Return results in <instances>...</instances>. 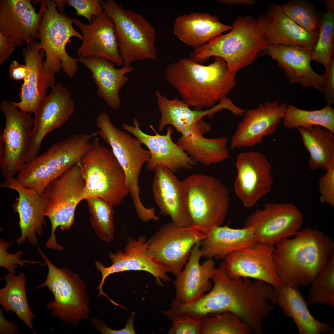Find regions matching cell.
<instances>
[{
    "label": "cell",
    "mask_w": 334,
    "mask_h": 334,
    "mask_svg": "<svg viewBox=\"0 0 334 334\" xmlns=\"http://www.w3.org/2000/svg\"><path fill=\"white\" fill-rule=\"evenodd\" d=\"M133 125L123 123L122 128L140 139L150 152L151 156L146 163V167L150 171H155L159 165L165 166L173 173L182 169H191L196 165L188 154L172 140L173 128L169 126L166 134H158L152 125H149L155 133L151 135L143 132L138 119L134 118Z\"/></svg>",
    "instance_id": "20"
},
{
    "label": "cell",
    "mask_w": 334,
    "mask_h": 334,
    "mask_svg": "<svg viewBox=\"0 0 334 334\" xmlns=\"http://www.w3.org/2000/svg\"><path fill=\"white\" fill-rule=\"evenodd\" d=\"M9 72L11 79L18 81L24 80L27 76L28 70L26 65L21 64L17 61L14 60L10 63Z\"/></svg>",
    "instance_id": "49"
},
{
    "label": "cell",
    "mask_w": 334,
    "mask_h": 334,
    "mask_svg": "<svg viewBox=\"0 0 334 334\" xmlns=\"http://www.w3.org/2000/svg\"><path fill=\"white\" fill-rule=\"evenodd\" d=\"M85 180L78 163L51 182L44 194L49 202L44 213L50 220L51 233L45 243L48 249H60L55 232L59 226L62 230L69 231L74 223L76 207L83 200Z\"/></svg>",
    "instance_id": "10"
},
{
    "label": "cell",
    "mask_w": 334,
    "mask_h": 334,
    "mask_svg": "<svg viewBox=\"0 0 334 334\" xmlns=\"http://www.w3.org/2000/svg\"><path fill=\"white\" fill-rule=\"evenodd\" d=\"M86 200L91 214V225L96 236L105 242H110L114 238L113 206L98 197Z\"/></svg>",
    "instance_id": "38"
},
{
    "label": "cell",
    "mask_w": 334,
    "mask_h": 334,
    "mask_svg": "<svg viewBox=\"0 0 334 334\" xmlns=\"http://www.w3.org/2000/svg\"><path fill=\"white\" fill-rule=\"evenodd\" d=\"M200 246L199 241L193 246L184 268L173 282L175 290V298L182 303L193 302L212 287L209 280L215 268V262L213 259H209L200 264L202 255Z\"/></svg>",
    "instance_id": "29"
},
{
    "label": "cell",
    "mask_w": 334,
    "mask_h": 334,
    "mask_svg": "<svg viewBox=\"0 0 334 334\" xmlns=\"http://www.w3.org/2000/svg\"><path fill=\"white\" fill-rule=\"evenodd\" d=\"M152 184L153 198L161 212L180 227L193 226L186 203L185 187L166 166L157 165Z\"/></svg>",
    "instance_id": "23"
},
{
    "label": "cell",
    "mask_w": 334,
    "mask_h": 334,
    "mask_svg": "<svg viewBox=\"0 0 334 334\" xmlns=\"http://www.w3.org/2000/svg\"><path fill=\"white\" fill-rule=\"evenodd\" d=\"M96 125L98 135L109 145L124 171L133 205H140L139 179L143 165L151 158L150 151L142 147L139 139L116 127L104 111L97 117Z\"/></svg>",
    "instance_id": "11"
},
{
    "label": "cell",
    "mask_w": 334,
    "mask_h": 334,
    "mask_svg": "<svg viewBox=\"0 0 334 334\" xmlns=\"http://www.w3.org/2000/svg\"><path fill=\"white\" fill-rule=\"evenodd\" d=\"M78 59L91 72L97 86L98 96L112 109H118L121 103L119 92L128 81L126 74L134 71V68L123 66L116 69L114 64L101 58L89 57Z\"/></svg>",
    "instance_id": "30"
},
{
    "label": "cell",
    "mask_w": 334,
    "mask_h": 334,
    "mask_svg": "<svg viewBox=\"0 0 334 334\" xmlns=\"http://www.w3.org/2000/svg\"><path fill=\"white\" fill-rule=\"evenodd\" d=\"M258 242L252 228L234 229L227 225L216 226L210 230L201 241L200 249L202 257L219 260L235 251Z\"/></svg>",
    "instance_id": "32"
},
{
    "label": "cell",
    "mask_w": 334,
    "mask_h": 334,
    "mask_svg": "<svg viewBox=\"0 0 334 334\" xmlns=\"http://www.w3.org/2000/svg\"><path fill=\"white\" fill-rule=\"evenodd\" d=\"M149 243L150 239L147 240L145 235L139 236L137 240L129 238L123 251L118 250L116 253H109L112 263L110 266L105 267L101 262L95 261L96 268L102 275L101 281L96 288L99 290L97 297L106 296L103 289L105 280L110 275L115 273L129 271L147 272L155 277L156 282L161 287L165 286L162 280L166 282L171 281L167 275L169 272L167 270L149 257L148 250Z\"/></svg>",
    "instance_id": "16"
},
{
    "label": "cell",
    "mask_w": 334,
    "mask_h": 334,
    "mask_svg": "<svg viewBox=\"0 0 334 334\" xmlns=\"http://www.w3.org/2000/svg\"><path fill=\"white\" fill-rule=\"evenodd\" d=\"M65 2L75 10L76 15L85 17L89 23L93 17L100 15L104 11L100 0H67Z\"/></svg>",
    "instance_id": "45"
},
{
    "label": "cell",
    "mask_w": 334,
    "mask_h": 334,
    "mask_svg": "<svg viewBox=\"0 0 334 334\" xmlns=\"http://www.w3.org/2000/svg\"><path fill=\"white\" fill-rule=\"evenodd\" d=\"M78 164L85 182L83 200L98 197L115 207L130 194L122 167L111 149L103 146L97 136Z\"/></svg>",
    "instance_id": "5"
},
{
    "label": "cell",
    "mask_w": 334,
    "mask_h": 334,
    "mask_svg": "<svg viewBox=\"0 0 334 334\" xmlns=\"http://www.w3.org/2000/svg\"><path fill=\"white\" fill-rule=\"evenodd\" d=\"M170 319L172 325L169 334H202V319L182 313L173 316Z\"/></svg>",
    "instance_id": "44"
},
{
    "label": "cell",
    "mask_w": 334,
    "mask_h": 334,
    "mask_svg": "<svg viewBox=\"0 0 334 334\" xmlns=\"http://www.w3.org/2000/svg\"><path fill=\"white\" fill-rule=\"evenodd\" d=\"M310 284L307 303L334 306V254Z\"/></svg>",
    "instance_id": "40"
},
{
    "label": "cell",
    "mask_w": 334,
    "mask_h": 334,
    "mask_svg": "<svg viewBox=\"0 0 334 334\" xmlns=\"http://www.w3.org/2000/svg\"><path fill=\"white\" fill-rule=\"evenodd\" d=\"M2 279L6 283L0 289V304L2 309L6 313L14 312L34 334H36L32 325L35 316L30 309L27 299L25 274L20 272L16 275L8 273Z\"/></svg>",
    "instance_id": "36"
},
{
    "label": "cell",
    "mask_w": 334,
    "mask_h": 334,
    "mask_svg": "<svg viewBox=\"0 0 334 334\" xmlns=\"http://www.w3.org/2000/svg\"><path fill=\"white\" fill-rule=\"evenodd\" d=\"M334 53V13L326 8L323 14L317 41L312 52L313 60L328 65Z\"/></svg>",
    "instance_id": "42"
},
{
    "label": "cell",
    "mask_w": 334,
    "mask_h": 334,
    "mask_svg": "<svg viewBox=\"0 0 334 334\" xmlns=\"http://www.w3.org/2000/svg\"><path fill=\"white\" fill-rule=\"evenodd\" d=\"M37 246L48 271L44 282L35 288L47 287L54 297L46 305L52 315L77 327L80 322L88 319L90 313L86 285L77 273L55 266Z\"/></svg>",
    "instance_id": "8"
},
{
    "label": "cell",
    "mask_w": 334,
    "mask_h": 334,
    "mask_svg": "<svg viewBox=\"0 0 334 334\" xmlns=\"http://www.w3.org/2000/svg\"><path fill=\"white\" fill-rule=\"evenodd\" d=\"M43 11L38 30V45L44 51V70L54 74L62 69L69 77L75 76L78 69L79 59L69 56L66 46L75 37L82 40L83 36L73 26V19L60 13L55 0H42Z\"/></svg>",
    "instance_id": "6"
},
{
    "label": "cell",
    "mask_w": 334,
    "mask_h": 334,
    "mask_svg": "<svg viewBox=\"0 0 334 334\" xmlns=\"http://www.w3.org/2000/svg\"><path fill=\"white\" fill-rule=\"evenodd\" d=\"M2 187L16 191L19 195L13 206L18 213L21 235L16 242L20 246L27 239L33 246L38 243L36 234L41 236L43 226H46L44 213L49 200L45 194H40L36 190L26 188L4 180L0 183Z\"/></svg>",
    "instance_id": "26"
},
{
    "label": "cell",
    "mask_w": 334,
    "mask_h": 334,
    "mask_svg": "<svg viewBox=\"0 0 334 334\" xmlns=\"http://www.w3.org/2000/svg\"><path fill=\"white\" fill-rule=\"evenodd\" d=\"M276 304L284 315L291 318L300 334H320L329 332L330 326L316 319L310 312L307 304L298 288L283 283L276 287Z\"/></svg>",
    "instance_id": "33"
},
{
    "label": "cell",
    "mask_w": 334,
    "mask_h": 334,
    "mask_svg": "<svg viewBox=\"0 0 334 334\" xmlns=\"http://www.w3.org/2000/svg\"><path fill=\"white\" fill-rule=\"evenodd\" d=\"M14 45L0 32V64L5 62L11 55L15 48Z\"/></svg>",
    "instance_id": "50"
},
{
    "label": "cell",
    "mask_w": 334,
    "mask_h": 334,
    "mask_svg": "<svg viewBox=\"0 0 334 334\" xmlns=\"http://www.w3.org/2000/svg\"><path fill=\"white\" fill-rule=\"evenodd\" d=\"M104 10L113 19L124 66L136 61L156 60L154 28L140 14L125 9L114 0H100Z\"/></svg>",
    "instance_id": "7"
},
{
    "label": "cell",
    "mask_w": 334,
    "mask_h": 334,
    "mask_svg": "<svg viewBox=\"0 0 334 334\" xmlns=\"http://www.w3.org/2000/svg\"><path fill=\"white\" fill-rule=\"evenodd\" d=\"M14 242H8L2 238L0 239V266L5 268L8 273L15 274L18 265L20 267L29 266V264H38L43 266L41 263L36 261L22 260L20 259L24 253V250H18L15 254L7 252L8 248Z\"/></svg>",
    "instance_id": "43"
},
{
    "label": "cell",
    "mask_w": 334,
    "mask_h": 334,
    "mask_svg": "<svg viewBox=\"0 0 334 334\" xmlns=\"http://www.w3.org/2000/svg\"><path fill=\"white\" fill-rule=\"evenodd\" d=\"M182 134L176 143L196 163L208 166L222 162L230 157L227 146L229 140L227 136L208 139L194 131Z\"/></svg>",
    "instance_id": "34"
},
{
    "label": "cell",
    "mask_w": 334,
    "mask_h": 334,
    "mask_svg": "<svg viewBox=\"0 0 334 334\" xmlns=\"http://www.w3.org/2000/svg\"><path fill=\"white\" fill-rule=\"evenodd\" d=\"M43 11L42 0L36 13L29 0H0V32L16 47L38 39Z\"/></svg>",
    "instance_id": "21"
},
{
    "label": "cell",
    "mask_w": 334,
    "mask_h": 334,
    "mask_svg": "<svg viewBox=\"0 0 334 334\" xmlns=\"http://www.w3.org/2000/svg\"><path fill=\"white\" fill-rule=\"evenodd\" d=\"M262 51L264 55L277 62L290 83L313 88L324 94L325 75L316 73L312 69V52L302 46L284 45H269Z\"/></svg>",
    "instance_id": "25"
},
{
    "label": "cell",
    "mask_w": 334,
    "mask_h": 334,
    "mask_svg": "<svg viewBox=\"0 0 334 334\" xmlns=\"http://www.w3.org/2000/svg\"><path fill=\"white\" fill-rule=\"evenodd\" d=\"M34 113L32 139L25 162L38 156L45 135L66 122L73 113L75 104L69 89L60 83L55 84Z\"/></svg>",
    "instance_id": "15"
},
{
    "label": "cell",
    "mask_w": 334,
    "mask_h": 334,
    "mask_svg": "<svg viewBox=\"0 0 334 334\" xmlns=\"http://www.w3.org/2000/svg\"><path fill=\"white\" fill-rule=\"evenodd\" d=\"M274 245L272 257L281 283L298 288L310 284L334 254V242L322 231L306 227Z\"/></svg>",
    "instance_id": "1"
},
{
    "label": "cell",
    "mask_w": 334,
    "mask_h": 334,
    "mask_svg": "<svg viewBox=\"0 0 334 334\" xmlns=\"http://www.w3.org/2000/svg\"><path fill=\"white\" fill-rule=\"evenodd\" d=\"M57 4L60 13H63V6L65 5V0H55Z\"/></svg>",
    "instance_id": "54"
},
{
    "label": "cell",
    "mask_w": 334,
    "mask_h": 334,
    "mask_svg": "<svg viewBox=\"0 0 334 334\" xmlns=\"http://www.w3.org/2000/svg\"><path fill=\"white\" fill-rule=\"evenodd\" d=\"M325 88L324 100L327 105L334 103V58L333 57L325 67Z\"/></svg>",
    "instance_id": "48"
},
{
    "label": "cell",
    "mask_w": 334,
    "mask_h": 334,
    "mask_svg": "<svg viewBox=\"0 0 334 334\" xmlns=\"http://www.w3.org/2000/svg\"><path fill=\"white\" fill-rule=\"evenodd\" d=\"M319 183L320 201L334 206V162L326 170Z\"/></svg>",
    "instance_id": "46"
},
{
    "label": "cell",
    "mask_w": 334,
    "mask_h": 334,
    "mask_svg": "<svg viewBox=\"0 0 334 334\" xmlns=\"http://www.w3.org/2000/svg\"><path fill=\"white\" fill-rule=\"evenodd\" d=\"M277 6L301 27L309 32L319 34L323 14L316 10L310 1L292 0L287 3Z\"/></svg>",
    "instance_id": "39"
},
{
    "label": "cell",
    "mask_w": 334,
    "mask_h": 334,
    "mask_svg": "<svg viewBox=\"0 0 334 334\" xmlns=\"http://www.w3.org/2000/svg\"><path fill=\"white\" fill-rule=\"evenodd\" d=\"M327 7V8L328 10L334 11V0H325L323 1Z\"/></svg>",
    "instance_id": "53"
},
{
    "label": "cell",
    "mask_w": 334,
    "mask_h": 334,
    "mask_svg": "<svg viewBox=\"0 0 334 334\" xmlns=\"http://www.w3.org/2000/svg\"><path fill=\"white\" fill-rule=\"evenodd\" d=\"M274 248V245L258 242L229 254L223 259L227 276L231 279H254L279 286L281 282L273 258Z\"/></svg>",
    "instance_id": "17"
},
{
    "label": "cell",
    "mask_w": 334,
    "mask_h": 334,
    "mask_svg": "<svg viewBox=\"0 0 334 334\" xmlns=\"http://www.w3.org/2000/svg\"><path fill=\"white\" fill-rule=\"evenodd\" d=\"M236 167L235 192L245 207L253 206L271 190V165L263 154L249 152L238 155Z\"/></svg>",
    "instance_id": "19"
},
{
    "label": "cell",
    "mask_w": 334,
    "mask_h": 334,
    "mask_svg": "<svg viewBox=\"0 0 334 334\" xmlns=\"http://www.w3.org/2000/svg\"><path fill=\"white\" fill-rule=\"evenodd\" d=\"M287 104L278 99L266 101L247 110L231 138V149L252 147L272 134L282 122Z\"/></svg>",
    "instance_id": "18"
},
{
    "label": "cell",
    "mask_w": 334,
    "mask_h": 334,
    "mask_svg": "<svg viewBox=\"0 0 334 334\" xmlns=\"http://www.w3.org/2000/svg\"><path fill=\"white\" fill-rule=\"evenodd\" d=\"M269 45L299 46L313 52L318 35L299 26L285 14L277 5L269 6L267 11L256 19Z\"/></svg>",
    "instance_id": "28"
},
{
    "label": "cell",
    "mask_w": 334,
    "mask_h": 334,
    "mask_svg": "<svg viewBox=\"0 0 334 334\" xmlns=\"http://www.w3.org/2000/svg\"><path fill=\"white\" fill-rule=\"evenodd\" d=\"M73 20V23L79 28L83 36L82 44L77 51L79 58H101L118 66H124L114 22L104 10L100 15L93 17L92 22L88 24L76 18Z\"/></svg>",
    "instance_id": "22"
},
{
    "label": "cell",
    "mask_w": 334,
    "mask_h": 334,
    "mask_svg": "<svg viewBox=\"0 0 334 334\" xmlns=\"http://www.w3.org/2000/svg\"><path fill=\"white\" fill-rule=\"evenodd\" d=\"M236 73L228 70L222 58L215 56L208 65L182 58L169 65L165 77L178 91L182 100L195 110L214 106L226 98L237 84Z\"/></svg>",
    "instance_id": "2"
},
{
    "label": "cell",
    "mask_w": 334,
    "mask_h": 334,
    "mask_svg": "<svg viewBox=\"0 0 334 334\" xmlns=\"http://www.w3.org/2000/svg\"><path fill=\"white\" fill-rule=\"evenodd\" d=\"M96 136V132L75 133L53 143L44 153L25 163L16 177L8 181L44 194L51 182L79 162Z\"/></svg>",
    "instance_id": "4"
},
{
    "label": "cell",
    "mask_w": 334,
    "mask_h": 334,
    "mask_svg": "<svg viewBox=\"0 0 334 334\" xmlns=\"http://www.w3.org/2000/svg\"><path fill=\"white\" fill-rule=\"evenodd\" d=\"M193 226L207 233L221 226L229 206V192L219 180L210 175L192 174L183 181Z\"/></svg>",
    "instance_id": "9"
},
{
    "label": "cell",
    "mask_w": 334,
    "mask_h": 334,
    "mask_svg": "<svg viewBox=\"0 0 334 334\" xmlns=\"http://www.w3.org/2000/svg\"><path fill=\"white\" fill-rule=\"evenodd\" d=\"M303 222L301 211L291 203H270L246 218L244 227H251L259 242L274 245L298 231Z\"/></svg>",
    "instance_id": "14"
},
{
    "label": "cell",
    "mask_w": 334,
    "mask_h": 334,
    "mask_svg": "<svg viewBox=\"0 0 334 334\" xmlns=\"http://www.w3.org/2000/svg\"><path fill=\"white\" fill-rule=\"evenodd\" d=\"M3 309L0 310V334H18L19 330L16 323L13 321H9L4 317Z\"/></svg>",
    "instance_id": "51"
},
{
    "label": "cell",
    "mask_w": 334,
    "mask_h": 334,
    "mask_svg": "<svg viewBox=\"0 0 334 334\" xmlns=\"http://www.w3.org/2000/svg\"><path fill=\"white\" fill-rule=\"evenodd\" d=\"M206 236L193 226L180 227L171 222L161 226L149 238L148 255L176 276L187 262L193 246Z\"/></svg>",
    "instance_id": "13"
},
{
    "label": "cell",
    "mask_w": 334,
    "mask_h": 334,
    "mask_svg": "<svg viewBox=\"0 0 334 334\" xmlns=\"http://www.w3.org/2000/svg\"><path fill=\"white\" fill-rule=\"evenodd\" d=\"M219 2L221 3L228 5H250L255 3L253 0H220Z\"/></svg>",
    "instance_id": "52"
},
{
    "label": "cell",
    "mask_w": 334,
    "mask_h": 334,
    "mask_svg": "<svg viewBox=\"0 0 334 334\" xmlns=\"http://www.w3.org/2000/svg\"><path fill=\"white\" fill-rule=\"evenodd\" d=\"M23 53L28 73L20 88V101L12 102L22 111L34 114L46 97L47 88L55 85L54 75L44 70L43 59L45 52L40 49L36 41L23 48Z\"/></svg>",
    "instance_id": "24"
},
{
    "label": "cell",
    "mask_w": 334,
    "mask_h": 334,
    "mask_svg": "<svg viewBox=\"0 0 334 334\" xmlns=\"http://www.w3.org/2000/svg\"><path fill=\"white\" fill-rule=\"evenodd\" d=\"M282 122L284 126L289 129L318 126L334 132V109L327 105L319 110L309 111L289 105Z\"/></svg>",
    "instance_id": "37"
},
{
    "label": "cell",
    "mask_w": 334,
    "mask_h": 334,
    "mask_svg": "<svg viewBox=\"0 0 334 334\" xmlns=\"http://www.w3.org/2000/svg\"><path fill=\"white\" fill-rule=\"evenodd\" d=\"M0 109L5 118L0 139V166L5 180H12L25 163L32 138L33 118L31 113L19 110L12 101H1Z\"/></svg>",
    "instance_id": "12"
},
{
    "label": "cell",
    "mask_w": 334,
    "mask_h": 334,
    "mask_svg": "<svg viewBox=\"0 0 334 334\" xmlns=\"http://www.w3.org/2000/svg\"><path fill=\"white\" fill-rule=\"evenodd\" d=\"M297 129L310 153L309 169L312 170L319 169L326 170L334 162V132L318 126Z\"/></svg>",
    "instance_id": "35"
},
{
    "label": "cell",
    "mask_w": 334,
    "mask_h": 334,
    "mask_svg": "<svg viewBox=\"0 0 334 334\" xmlns=\"http://www.w3.org/2000/svg\"><path fill=\"white\" fill-rule=\"evenodd\" d=\"M155 95L161 114L158 127L160 132L169 125L172 126L178 132L182 134L193 130L203 135L210 130L211 126L205 122L203 118L206 115L212 116L223 109L229 110L230 108L229 102L224 99L211 109L203 111L191 110L189 106L177 97L170 100L158 90Z\"/></svg>",
    "instance_id": "27"
},
{
    "label": "cell",
    "mask_w": 334,
    "mask_h": 334,
    "mask_svg": "<svg viewBox=\"0 0 334 334\" xmlns=\"http://www.w3.org/2000/svg\"><path fill=\"white\" fill-rule=\"evenodd\" d=\"M135 313L132 312L129 315L126 325L121 329L116 330L109 327L103 321L96 317L92 318L91 323L95 329L103 334H135L134 322Z\"/></svg>",
    "instance_id": "47"
},
{
    "label": "cell",
    "mask_w": 334,
    "mask_h": 334,
    "mask_svg": "<svg viewBox=\"0 0 334 334\" xmlns=\"http://www.w3.org/2000/svg\"><path fill=\"white\" fill-rule=\"evenodd\" d=\"M202 320V334H248L252 332L247 324L228 311L209 315Z\"/></svg>",
    "instance_id": "41"
},
{
    "label": "cell",
    "mask_w": 334,
    "mask_h": 334,
    "mask_svg": "<svg viewBox=\"0 0 334 334\" xmlns=\"http://www.w3.org/2000/svg\"><path fill=\"white\" fill-rule=\"evenodd\" d=\"M231 29V26L221 23L216 16L195 12L176 18L173 32L180 41L197 49Z\"/></svg>",
    "instance_id": "31"
},
{
    "label": "cell",
    "mask_w": 334,
    "mask_h": 334,
    "mask_svg": "<svg viewBox=\"0 0 334 334\" xmlns=\"http://www.w3.org/2000/svg\"><path fill=\"white\" fill-rule=\"evenodd\" d=\"M231 26L228 33L195 49L190 58L201 64L212 56L219 57L226 62L229 72L236 73L251 64L258 54L269 45L256 19L239 16Z\"/></svg>",
    "instance_id": "3"
}]
</instances>
